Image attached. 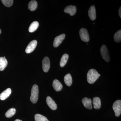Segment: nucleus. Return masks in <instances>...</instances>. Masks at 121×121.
<instances>
[{"label":"nucleus","instance_id":"nucleus-18","mask_svg":"<svg viewBox=\"0 0 121 121\" xmlns=\"http://www.w3.org/2000/svg\"><path fill=\"white\" fill-rule=\"evenodd\" d=\"M39 25V23L37 21H34L30 25L29 28V32H34L38 28Z\"/></svg>","mask_w":121,"mask_h":121},{"label":"nucleus","instance_id":"nucleus-14","mask_svg":"<svg viewBox=\"0 0 121 121\" xmlns=\"http://www.w3.org/2000/svg\"><path fill=\"white\" fill-rule=\"evenodd\" d=\"M12 90L10 88H8L0 94V99L4 100L8 97L11 95Z\"/></svg>","mask_w":121,"mask_h":121},{"label":"nucleus","instance_id":"nucleus-2","mask_svg":"<svg viewBox=\"0 0 121 121\" xmlns=\"http://www.w3.org/2000/svg\"><path fill=\"white\" fill-rule=\"evenodd\" d=\"M39 94V87L36 84H35L33 86L32 88L30 97V101L33 104L36 103L38 101Z\"/></svg>","mask_w":121,"mask_h":121},{"label":"nucleus","instance_id":"nucleus-20","mask_svg":"<svg viewBox=\"0 0 121 121\" xmlns=\"http://www.w3.org/2000/svg\"><path fill=\"white\" fill-rule=\"evenodd\" d=\"M37 2L36 1H31L28 4V9L30 11H35L37 8Z\"/></svg>","mask_w":121,"mask_h":121},{"label":"nucleus","instance_id":"nucleus-1","mask_svg":"<svg viewBox=\"0 0 121 121\" xmlns=\"http://www.w3.org/2000/svg\"><path fill=\"white\" fill-rule=\"evenodd\" d=\"M98 73L96 70L91 69L88 71L87 75L88 82L90 84H93L99 78Z\"/></svg>","mask_w":121,"mask_h":121},{"label":"nucleus","instance_id":"nucleus-9","mask_svg":"<svg viewBox=\"0 0 121 121\" xmlns=\"http://www.w3.org/2000/svg\"><path fill=\"white\" fill-rule=\"evenodd\" d=\"M76 7L72 5H69L66 7L64 9V12L69 13L71 16H74L76 12Z\"/></svg>","mask_w":121,"mask_h":121},{"label":"nucleus","instance_id":"nucleus-3","mask_svg":"<svg viewBox=\"0 0 121 121\" xmlns=\"http://www.w3.org/2000/svg\"><path fill=\"white\" fill-rule=\"evenodd\" d=\"M101 54L103 58L105 60L106 62H108L110 60V56L109 53L105 45H102L101 48Z\"/></svg>","mask_w":121,"mask_h":121},{"label":"nucleus","instance_id":"nucleus-16","mask_svg":"<svg viewBox=\"0 0 121 121\" xmlns=\"http://www.w3.org/2000/svg\"><path fill=\"white\" fill-rule=\"evenodd\" d=\"M8 61L5 58L0 57V71H2L4 70L8 65Z\"/></svg>","mask_w":121,"mask_h":121},{"label":"nucleus","instance_id":"nucleus-27","mask_svg":"<svg viewBox=\"0 0 121 121\" xmlns=\"http://www.w3.org/2000/svg\"><path fill=\"white\" fill-rule=\"evenodd\" d=\"M1 29H0V34L1 33Z\"/></svg>","mask_w":121,"mask_h":121},{"label":"nucleus","instance_id":"nucleus-15","mask_svg":"<svg viewBox=\"0 0 121 121\" xmlns=\"http://www.w3.org/2000/svg\"><path fill=\"white\" fill-rule=\"evenodd\" d=\"M93 104L94 107L95 109H100L101 106V103L100 99L98 97H95L93 99Z\"/></svg>","mask_w":121,"mask_h":121},{"label":"nucleus","instance_id":"nucleus-21","mask_svg":"<svg viewBox=\"0 0 121 121\" xmlns=\"http://www.w3.org/2000/svg\"><path fill=\"white\" fill-rule=\"evenodd\" d=\"M16 112V110L15 108H11L9 109L5 113V116L7 118H10L13 116Z\"/></svg>","mask_w":121,"mask_h":121},{"label":"nucleus","instance_id":"nucleus-7","mask_svg":"<svg viewBox=\"0 0 121 121\" xmlns=\"http://www.w3.org/2000/svg\"><path fill=\"white\" fill-rule=\"evenodd\" d=\"M37 43L36 40H33L31 41L26 48L25 50L26 53L29 54L33 51L36 47Z\"/></svg>","mask_w":121,"mask_h":121},{"label":"nucleus","instance_id":"nucleus-22","mask_svg":"<svg viewBox=\"0 0 121 121\" xmlns=\"http://www.w3.org/2000/svg\"><path fill=\"white\" fill-rule=\"evenodd\" d=\"M35 121H49L46 117L39 114L35 115Z\"/></svg>","mask_w":121,"mask_h":121},{"label":"nucleus","instance_id":"nucleus-6","mask_svg":"<svg viewBox=\"0 0 121 121\" xmlns=\"http://www.w3.org/2000/svg\"><path fill=\"white\" fill-rule=\"evenodd\" d=\"M65 35L64 34L58 36L55 39L54 43H53V46L55 48H57L59 46L60 44L62 43L63 41L65 39Z\"/></svg>","mask_w":121,"mask_h":121},{"label":"nucleus","instance_id":"nucleus-10","mask_svg":"<svg viewBox=\"0 0 121 121\" xmlns=\"http://www.w3.org/2000/svg\"><path fill=\"white\" fill-rule=\"evenodd\" d=\"M47 104L52 110H56L57 108V106L53 99L51 97L48 96L46 99Z\"/></svg>","mask_w":121,"mask_h":121},{"label":"nucleus","instance_id":"nucleus-25","mask_svg":"<svg viewBox=\"0 0 121 121\" xmlns=\"http://www.w3.org/2000/svg\"><path fill=\"white\" fill-rule=\"evenodd\" d=\"M121 7H120L119 9V11H118V13H119V16L120 17H121Z\"/></svg>","mask_w":121,"mask_h":121},{"label":"nucleus","instance_id":"nucleus-11","mask_svg":"<svg viewBox=\"0 0 121 121\" xmlns=\"http://www.w3.org/2000/svg\"><path fill=\"white\" fill-rule=\"evenodd\" d=\"M88 15L91 20L94 21L96 19V10L94 5H92L90 7L88 11Z\"/></svg>","mask_w":121,"mask_h":121},{"label":"nucleus","instance_id":"nucleus-24","mask_svg":"<svg viewBox=\"0 0 121 121\" xmlns=\"http://www.w3.org/2000/svg\"><path fill=\"white\" fill-rule=\"evenodd\" d=\"M3 4L6 7H11L13 4V0H1Z\"/></svg>","mask_w":121,"mask_h":121},{"label":"nucleus","instance_id":"nucleus-13","mask_svg":"<svg viewBox=\"0 0 121 121\" xmlns=\"http://www.w3.org/2000/svg\"><path fill=\"white\" fill-rule=\"evenodd\" d=\"M52 86L54 90L56 91H59L62 90L63 88V85L57 79H55L52 83Z\"/></svg>","mask_w":121,"mask_h":121},{"label":"nucleus","instance_id":"nucleus-17","mask_svg":"<svg viewBox=\"0 0 121 121\" xmlns=\"http://www.w3.org/2000/svg\"><path fill=\"white\" fill-rule=\"evenodd\" d=\"M64 81L67 86H70L72 83V79L71 75L69 73L66 75L64 77Z\"/></svg>","mask_w":121,"mask_h":121},{"label":"nucleus","instance_id":"nucleus-4","mask_svg":"<svg viewBox=\"0 0 121 121\" xmlns=\"http://www.w3.org/2000/svg\"><path fill=\"white\" fill-rule=\"evenodd\" d=\"M113 109L116 117H118L121 113V101L117 100L115 101L113 104Z\"/></svg>","mask_w":121,"mask_h":121},{"label":"nucleus","instance_id":"nucleus-12","mask_svg":"<svg viewBox=\"0 0 121 121\" xmlns=\"http://www.w3.org/2000/svg\"><path fill=\"white\" fill-rule=\"evenodd\" d=\"M82 102L83 104V105L87 109H92V101L91 99H88L87 98H83L82 100Z\"/></svg>","mask_w":121,"mask_h":121},{"label":"nucleus","instance_id":"nucleus-5","mask_svg":"<svg viewBox=\"0 0 121 121\" xmlns=\"http://www.w3.org/2000/svg\"><path fill=\"white\" fill-rule=\"evenodd\" d=\"M79 35L81 40L85 42H89L90 36L88 31L86 29L82 28L79 31Z\"/></svg>","mask_w":121,"mask_h":121},{"label":"nucleus","instance_id":"nucleus-28","mask_svg":"<svg viewBox=\"0 0 121 121\" xmlns=\"http://www.w3.org/2000/svg\"><path fill=\"white\" fill-rule=\"evenodd\" d=\"M98 75H99V76H101V75H100V74H98Z\"/></svg>","mask_w":121,"mask_h":121},{"label":"nucleus","instance_id":"nucleus-19","mask_svg":"<svg viewBox=\"0 0 121 121\" xmlns=\"http://www.w3.org/2000/svg\"><path fill=\"white\" fill-rule=\"evenodd\" d=\"M69 55L67 54H65L63 55L60 62V66L61 67H64L66 64Z\"/></svg>","mask_w":121,"mask_h":121},{"label":"nucleus","instance_id":"nucleus-8","mask_svg":"<svg viewBox=\"0 0 121 121\" xmlns=\"http://www.w3.org/2000/svg\"><path fill=\"white\" fill-rule=\"evenodd\" d=\"M43 69L44 72H48L50 67V62L49 58L47 56L44 57L42 62Z\"/></svg>","mask_w":121,"mask_h":121},{"label":"nucleus","instance_id":"nucleus-26","mask_svg":"<svg viewBox=\"0 0 121 121\" xmlns=\"http://www.w3.org/2000/svg\"><path fill=\"white\" fill-rule=\"evenodd\" d=\"M14 121H22L21 120H19V119H16V120H15Z\"/></svg>","mask_w":121,"mask_h":121},{"label":"nucleus","instance_id":"nucleus-23","mask_svg":"<svg viewBox=\"0 0 121 121\" xmlns=\"http://www.w3.org/2000/svg\"><path fill=\"white\" fill-rule=\"evenodd\" d=\"M114 41L117 43H121V30H118L115 34L114 36Z\"/></svg>","mask_w":121,"mask_h":121}]
</instances>
